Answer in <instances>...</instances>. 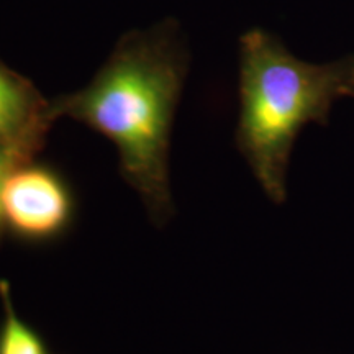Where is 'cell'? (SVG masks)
Masks as SVG:
<instances>
[{
  "label": "cell",
  "instance_id": "8992f818",
  "mask_svg": "<svg viewBox=\"0 0 354 354\" xmlns=\"http://www.w3.org/2000/svg\"><path fill=\"white\" fill-rule=\"evenodd\" d=\"M21 162H26V161L17 156L15 153L10 151V149L6 148V146L0 145V197H2V187H3V183H6L7 176L10 174L13 167L21 165ZM2 223H3V216H2V203H0V232H2Z\"/></svg>",
  "mask_w": 354,
  "mask_h": 354
},
{
  "label": "cell",
  "instance_id": "3957f363",
  "mask_svg": "<svg viewBox=\"0 0 354 354\" xmlns=\"http://www.w3.org/2000/svg\"><path fill=\"white\" fill-rule=\"evenodd\" d=\"M3 221L30 241H51L73 220V196L63 177L32 161L15 166L2 187Z\"/></svg>",
  "mask_w": 354,
  "mask_h": 354
},
{
  "label": "cell",
  "instance_id": "5b68a950",
  "mask_svg": "<svg viewBox=\"0 0 354 354\" xmlns=\"http://www.w3.org/2000/svg\"><path fill=\"white\" fill-rule=\"evenodd\" d=\"M0 295L6 310V318L0 326V354H50L41 335L17 317L7 282L0 284Z\"/></svg>",
  "mask_w": 354,
  "mask_h": 354
},
{
  "label": "cell",
  "instance_id": "7a4b0ae2",
  "mask_svg": "<svg viewBox=\"0 0 354 354\" xmlns=\"http://www.w3.org/2000/svg\"><path fill=\"white\" fill-rule=\"evenodd\" d=\"M353 73L354 55L308 63L261 26L238 38L234 143L274 203L287 198V171L300 131L308 123L328 125L335 102L349 95Z\"/></svg>",
  "mask_w": 354,
  "mask_h": 354
},
{
  "label": "cell",
  "instance_id": "52a82bcc",
  "mask_svg": "<svg viewBox=\"0 0 354 354\" xmlns=\"http://www.w3.org/2000/svg\"><path fill=\"white\" fill-rule=\"evenodd\" d=\"M348 97H353V99H354V73H353V77H351V84H349V95Z\"/></svg>",
  "mask_w": 354,
  "mask_h": 354
},
{
  "label": "cell",
  "instance_id": "277c9868",
  "mask_svg": "<svg viewBox=\"0 0 354 354\" xmlns=\"http://www.w3.org/2000/svg\"><path fill=\"white\" fill-rule=\"evenodd\" d=\"M55 123L51 99L32 81L0 64V145L24 161H32Z\"/></svg>",
  "mask_w": 354,
  "mask_h": 354
},
{
  "label": "cell",
  "instance_id": "6da1fadb",
  "mask_svg": "<svg viewBox=\"0 0 354 354\" xmlns=\"http://www.w3.org/2000/svg\"><path fill=\"white\" fill-rule=\"evenodd\" d=\"M189 66L183 24L162 17L123 33L86 86L51 99L55 122L82 123L117 148L122 176L158 225L174 212L169 148Z\"/></svg>",
  "mask_w": 354,
  "mask_h": 354
}]
</instances>
